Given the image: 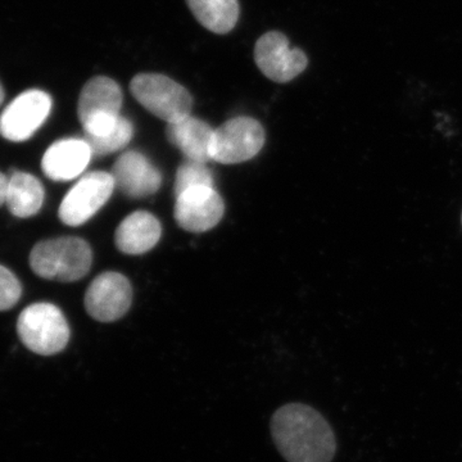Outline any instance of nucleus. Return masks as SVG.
Masks as SVG:
<instances>
[{
    "mask_svg": "<svg viewBox=\"0 0 462 462\" xmlns=\"http://www.w3.org/2000/svg\"><path fill=\"white\" fill-rule=\"evenodd\" d=\"M276 448L288 462H331L337 439L329 422L311 406L288 403L272 419Z\"/></svg>",
    "mask_w": 462,
    "mask_h": 462,
    "instance_id": "obj_1",
    "label": "nucleus"
},
{
    "mask_svg": "<svg viewBox=\"0 0 462 462\" xmlns=\"http://www.w3.org/2000/svg\"><path fill=\"white\" fill-rule=\"evenodd\" d=\"M91 263L90 245L76 236L42 240L30 254L32 272L47 281H80L90 272Z\"/></svg>",
    "mask_w": 462,
    "mask_h": 462,
    "instance_id": "obj_2",
    "label": "nucleus"
},
{
    "mask_svg": "<svg viewBox=\"0 0 462 462\" xmlns=\"http://www.w3.org/2000/svg\"><path fill=\"white\" fill-rule=\"evenodd\" d=\"M17 333L23 345L42 356L60 354L69 345V327L65 315L51 303H33L21 312Z\"/></svg>",
    "mask_w": 462,
    "mask_h": 462,
    "instance_id": "obj_3",
    "label": "nucleus"
},
{
    "mask_svg": "<svg viewBox=\"0 0 462 462\" xmlns=\"http://www.w3.org/2000/svg\"><path fill=\"white\" fill-rule=\"evenodd\" d=\"M130 91L143 107L167 124L190 116L193 107L189 91L165 75H136Z\"/></svg>",
    "mask_w": 462,
    "mask_h": 462,
    "instance_id": "obj_4",
    "label": "nucleus"
},
{
    "mask_svg": "<svg viewBox=\"0 0 462 462\" xmlns=\"http://www.w3.org/2000/svg\"><path fill=\"white\" fill-rule=\"evenodd\" d=\"M120 85L106 76L88 81L79 98L78 116L85 135L98 136L115 126L123 108Z\"/></svg>",
    "mask_w": 462,
    "mask_h": 462,
    "instance_id": "obj_5",
    "label": "nucleus"
},
{
    "mask_svg": "<svg viewBox=\"0 0 462 462\" xmlns=\"http://www.w3.org/2000/svg\"><path fill=\"white\" fill-rule=\"evenodd\" d=\"M116 188L112 173H87L66 194L58 216L69 226H80L89 221L111 199Z\"/></svg>",
    "mask_w": 462,
    "mask_h": 462,
    "instance_id": "obj_6",
    "label": "nucleus"
},
{
    "mask_svg": "<svg viewBox=\"0 0 462 462\" xmlns=\"http://www.w3.org/2000/svg\"><path fill=\"white\" fill-rule=\"evenodd\" d=\"M264 144L263 125L251 117H236L215 130L212 160L234 165L252 160Z\"/></svg>",
    "mask_w": 462,
    "mask_h": 462,
    "instance_id": "obj_7",
    "label": "nucleus"
},
{
    "mask_svg": "<svg viewBox=\"0 0 462 462\" xmlns=\"http://www.w3.org/2000/svg\"><path fill=\"white\" fill-rule=\"evenodd\" d=\"M51 106V96L45 91H23L0 115V135L14 143L29 141L47 120Z\"/></svg>",
    "mask_w": 462,
    "mask_h": 462,
    "instance_id": "obj_8",
    "label": "nucleus"
},
{
    "mask_svg": "<svg viewBox=\"0 0 462 462\" xmlns=\"http://www.w3.org/2000/svg\"><path fill=\"white\" fill-rule=\"evenodd\" d=\"M254 60L261 72L275 83H289L309 66L305 51L291 48L287 36L279 32L264 33L256 42Z\"/></svg>",
    "mask_w": 462,
    "mask_h": 462,
    "instance_id": "obj_9",
    "label": "nucleus"
},
{
    "mask_svg": "<svg viewBox=\"0 0 462 462\" xmlns=\"http://www.w3.org/2000/svg\"><path fill=\"white\" fill-rule=\"evenodd\" d=\"M133 288L126 276L108 272L97 276L85 294V309L94 320L114 322L129 311Z\"/></svg>",
    "mask_w": 462,
    "mask_h": 462,
    "instance_id": "obj_10",
    "label": "nucleus"
},
{
    "mask_svg": "<svg viewBox=\"0 0 462 462\" xmlns=\"http://www.w3.org/2000/svg\"><path fill=\"white\" fill-rule=\"evenodd\" d=\"M225 203L214 187L193 188L176 197V223L190 233L214 229L224 217Z\"/></svg>",
    "mask_w": 462,
    "mask_h": 462,
    "instance_id": "obj_11",
    "label": "nucleus"
},
{
    "mask_svg": "<svg viewBox=\"0 0 462 462\" xmlns=\"http://www.w3.org/2000/svg\"><path fill=\"white\" fill-rule=\"evenodd\" d=\"M116 188L133 199H147L160 190L162 175L141 152L130 151L117 158L112 169Z\"/></svg>",
    "mask_w": 462,
    "mask_h": 462,
    "instance_id": "obj_12",
    "label": "nucleus"
},
{
    "mask_svg": "<svg viewBox=\"0 0 462 462\" xmlns=\"http://www.w3.org/2000/svg\"><path fill=\"white\" fill-rule=\"evenodd\" d=\"M91 149L85 139H60L45 152L42 169L54 181H69L78 178L89 165Z\"/></svg>",
    "mask_w": 462,
    "mask_h": 462,
    "instance_id": "obj_13",
    "label": "nucleus"
},
{
    "mask_svg": "<svg viewBox=\"0 0 462 462\" xmlns=\"http://www.w3.org/2000/svg\"><path fill=\"white\" fill-rule=\"evenodd\" d=\"M166 135L173 147L180 149L187 160L207 163L212 160L215 130L193 116L167 125Z\"/></svg>",
    "mask_w": 462,
    "mask_h": 462,
    "instance_id": "obj_14",
    "label": "nucleus"
},
{
    "mask_svg": "<svg viewBox=\"0 0 462 462\" xmlns=\"http://www.w3.org/2000/svg\"><path fill=\"white\" fill-rule=\"evenodd\" d=\"M162 227L156 216L136 211L127 216L116 230L115 243L125 254H143L156 247Z\"/></svg>",
    "mask_w": 462,
    "mask_h": 462,
    "instance_id": "obj_15",
    "label": "nucleus"
},
{
    "mask_svg": "<svg viewBox=\"0 0 462 462\" xmlns=\"http://www.w3.org/2000/svg\"><path fill=\"white\" fill-rule=\"evenodd\" d=\"M44 197V187L32 173L17 171L9 176L5 205L16 217L29 218L38 214Z\"/></svg>",
    "mask_w": 462,
    "mask_h": 462,
    "instance_id": "obj_16",
    "label": "nucleus"
},
{
    "mask_svg": "<svg viewBox=\"0 0 462 462\" xmlns=\"http://www.w3.org/2000/svg\"><path fill=\"white\" fill-rule=\"evenodd\" d=\"M191 14L211 32L224 35L239 20L238 0H187Z\"/></svg>",
    "mask_w": 462,
    "mask_h": 462,
    "instance_id": "obj_17",
    "label": "nucleus"
},
{
    "mask_svg": "<svg viewBox=\"0 0 462 462\" xmlns=\"http://www.w3.org/2000/svg\"><path fill=\"white\" fill-rule=\"evenodd\" d=\"M134 136L133 124L126 117L121 116L117 123L108 132L98 136L84 135L85 141L91 149L93 156H108L115 152L121 151L132 142Z\"/></svg>",
    "mask_w": 462,
    "mask_h": 462,
    "instance_id": "obj_18",
    "label": "nucleus"
},
{
    "mask_svg": "<svg viewBox=\"0 0 462 462\" xmlns=\"http://www.w3.org/2000/svg\"><path fill=\"white\" fill-rule=\"evenodd\" d=\"M199 187H214V176L207 163L187 160L179 166L176 172L173 193L175 197L180 196L184 191Z\"/></svg>",
    "mask_w": 462,
    "mask_h": 462,
    "instance_id": "obj_19",
    "label": "nucleus"
},
{
    "mask_svg": "<svg viewBox=\"0 0 462 462\" xmlns=\"http://www.w3.org/2000/svg\"><path fill=\"white\" fill-rule=\"evenodd\" d=\"M23 294V287L14 273L0 264V311L14 309Z\"/></svg>",
    "mask_w": 462,
    "mask_h": 462,
    "instance_id": "obj_20",
    "label": "nucleus"
},
{
    "mask_svg": "<svg viewBox=\"0 0 462 462\" xmlns=\"http://www.w3.org/2000/svg\"><path fill=\"white\" fill-rule=\"evenodd\" d=\"M8 181L9 178L0 172V207L5 206L7 199Z\"/></svg>",
    "mask_w": 462,
    "mask_h": 462,
    "instance_id": "obj_21",
    "label": "nucleus"
},
{
    "mask_svg": "<svg viewBox=\"0 0 462 462\" xmlns=\"http://www.w3.org/2000/svg\"><path fill=\"white\" fill-rule=\"evenodd\" d=\"M3 100H5V90H3L2 85H0V105H2Z\"/></svg>",
    "mask_w": 462,
    "mask_h": 462,
    "instance_id": "obj_22",
    "label": "nucleus"
},
{
    "mask_svg": "<svg viewBox=\"0 0 462 462\" xmlns=\"http://www.w3.org/2000/svg\"><path fill=\"white\" fill-rule=\"evenodd\" d=\"M461 223H462V216H461Z\"/></svg>",
    "mask_w": 462,
    "mask_h": 462,
    "instance_id": "obj_23",
    "label": "nucleus"
}]
</instances>
